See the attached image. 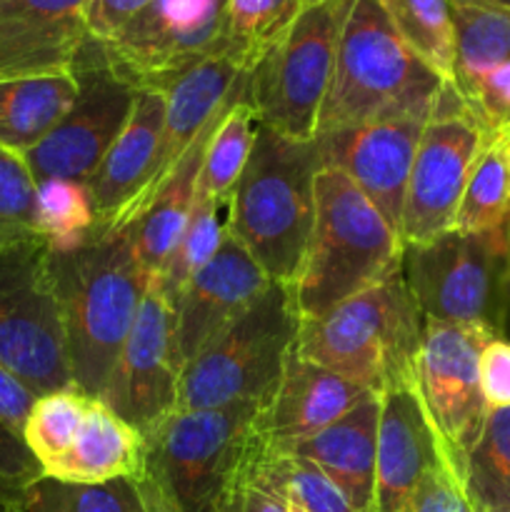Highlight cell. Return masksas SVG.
I'll return each mask as SVG.
<instances>
[{"label":"cell","instance_id":"30bf717a","mask_svg":"<svg viewBox=\"0 0 510 512\" xmlns=\"http://www.w3.org/2000/svg\"><path fill=\"white\" fill-rule=\"evenodd\" d=\"M0 363L33 395L73 388L45 238L0 248Z\"/></svg>","mask_w":510,"mask_h":512},{"label":"cell","instance_id":"277c9868","mask_svg":"<svg viewBox=\"0 0 510 512\" xmlns=\"http://www.w3.org/2000/svg\"><path fill=\"white\" fill-rule=\"evenodd\" d=\"M403 270V240L378 208L338 168L320 165L308 253L293 285L300 320H313L343 300Z\"/></svg>","mask_w":510,"mask_h":512},{"label":"cell","instance_id":"8992f818","mask_svg":"<svg viewBox=\"0 0 510 512\" xmlns=\"http://www.w3.org/2000/svg\"><path fill=\"white\" fill-rule=\"evenodd\" d=\"M403 278L423 320L470 325L505 338L510 318V225L488 233L445 230L405 245Z\"/></svg>","mask_w":510,"mask_h":512},{"label":"cell","instance_id":"836d02e7","mask_svg":"<svg viewBox=\"0 0 510 512\" xmlns=\"http://www.w3.org/2000/svg\"><path fill=\"white\" fill-rule=\"evenodd\" d=\"M223 208L225 205L215 203V200L195 198L173 253L165 260L158 280L150 285V288H155L165 300H168L170 308L175 305L178 295L183 293L188 280L213 258L215 250L223 243L225 220L220 218V210Z\"/></svg>","mask_w":510,"mask_h":512},{"label":"cell","instance_id":"816d5d0a","mask_svg":"<svg viewBox=\"0 0 510 512\" xmlns=\"http://www.w3.org/2000/svg\"><path fill=\"white\" fill-rule=\"evenodd\" d=\"M508 323H510V318H508Z\"/></svg>","mask_w":510,"mask_h":512},{"label":"cell","instance_id":"52a82bcc","mask_svg":"<svg viewBox=\"0 0 510 512\" xmlns=\"http://www.w3.org/2000/svg\"><path fill=\"white\" fill-rule=\"evenodd\" d=\"M440 85L443 80L400 43L380 0H358L340 35L315 138L368 123L408 103L433 100Z\"/></svg>","mask_w":510,"mask_h":512},{"label":"cell","instance_id":"ba28073f","mask_svg":"<svg viewBox=\"0 0 510 512\" xmlns=\"http://www.w3.org/2000/svg\"><path fill=\"white\" fill-rule=\"evenodd\" d=\"M358 0L305 5L278 43L248 73V103L260 125L298 143L318 133L340 35Z\"/></svg>","mask_w":510,"mask_h":512},{"label":"cell","instance_id":"ab89813d","mask_svg":"<svg viewBox=\"0 0 510 512\" xmlns=\"http://www.w3.org/2000/svg\"><path fill=\"white\" fill-rule=\"evenodd\" d=\"M218 512H288V495L265 475L255 458V443Z\"/></svg>","mask_w":510,"mask_h":512},{"label":"cell","instance_id":"d4e9b609","mask_svg":"<svg viewBox=\"0 0 510 512\" xmlns=\"http://www.w3.org/2000/svg\"><path fill=\"white\" fill-rule=\"evenodd\" d=\"M145 458V435L110 410L103 400L90 398L73 448L43 475L63 483H110L138 475L145 468Z\"/></svg>","mask_w":510,"mask_h":512},{"label":"cell","instance_id":"83f0119b","mask_svg":"<svg viewBox=\"0 0 510 512\" xmlns=\"http://www.w3.org/2000/svg\"><path fill=\"white\" fill-rule=\"evenodd\" d=\"M380 8L410 55L443 83H453L455 23L450 0H380Z\"/></svg>","mask_w":510,"mask_h":512},{"label":"cell","instance_id":"f6af8a7d","mask_svg":"<svg viewBox=\"0 0 510 512\" xmlns=\"http://www.w3.org/2000/svg\"><path fill=\"white\" fill-rule=\"evenodd\" d=\"M38 395L30 393L3 363H0V420L23 438L25 420H28L30 408H33Z\"/></svg>","mask_w":510,"mask_h":512},{"label":"cell","instance_id":"ee69618b","mask_svg":"<svg viewBox=\"0 0 510 512\" xmlns=\"http://www.w3.org/2000/svg\"><path fill=\"white\" fill-rule=\"evenodd\" d=\"M153 0H88L83 8L85 33L93 43H110Z\"/></svg>","mask_w":510,"mask_h":512},{"label":"cell","instance_id":"484cf974","mask_svg":"<svg viewBox=\"0 0 510 512\" xmlns=\"http://www.w3.org/2000/svg\"><path fill=\"white\" fill-rule=\"evenodd\" d=\"M78 93L73 73L0 80V145L25 155L58 125Z\"/></svg>","mask_w":510,"mask_h":512},{"label":"cell","instance_id":"f35d334b","mask_svg":"<svg viewBox=\"0 0 510 512\" xmlns=\"http://www.w3.org/2000/svg\"><path fill=\"white\" fill-rule=\"evenodd\" d=\"M40 478H43V470L28 445L0 420V508L25 512L30 488Z\"/></svg>","mask_w":510,"mask_h":512},{"label":"cell","instance_id":"7c38bea8","mask_svg":"<svg viewBox=\"0 0 510 512\" xmlns=\"http://www.w3.org/2000/svg\"><path fill=\"white\" fill-rule=\"evenodd\" d=\"M70 73L78 83L73 103L58 125L23 155L35 183H88L103 155L128 123L138 98V90L108 68L100 45L90 38Z\"/></svg>","mask_w":510,"mask_h":512},{"label":"cell","instance_id":"681fc988","mask_svg":"<svg viewBox=\"0 0 510 512\" xmlns=\"http://www.w3.org/2000/svg\"><path fill=\"white\" fill-rule=\"evenodd\" d=\"M503 133H508V135H510V130H503Z\"/></svg>","mask_w":510,"mask_h":512},{"label":"cell","instance_id":"3957f363","mask_svg":"<svg viewBox=\"0 0 510 512\" xmlns=\"http://www.w3.org/2000/svg\"><path fill=\"white\" fill-rule=\"evenodd\" d=\"M423 323L400 270L320 318L300 320L295 353L373 395L415 388Z\"/></svg>","mask_w":510,"mask_h":512},{"label":"cell","instance_id":"5b68a950","mask_svg":"<svg viewBox=\"0 0 510 512\" xmlns=\"http://www.w3.org/2000/svg\"><path fill=\"white\" fill-rule=\"evenodd\" d=\"M298 328L293 288L273 280L243 315L183 365L175 410L218 408L243 400L263 403L283 375Z\"/></svg>","mask_w":510,"mask_h":512},{"label":"cell","instance_id":"b9f144b4","mask_svg":"<svg viewBox=\"0 0 510 512\" xmlns=\"http://www.w3.org/2000/svg\"><path fill=\"white\" fill-rule=\"evenodd\" d=\"M398 512H473L450 465H435L423 475Z\"/></svg>","mask_w":510,"mask_h":512},{"label":"cell","instance_id":"2e32d148","mask_svg":"<svg viewBox=\"0 0 510 512\" xmlns=\"http://www.w3.org/2000/svg\"><path fill=\"white\" fill-rule=\"evenodd\" d=\"M180 373L183 365L175 355L173 308L158 290L148 288L103 403L140 433L150 435L175 413Z\"/></svg>","mask_w":510,"mask_h":512},{"label":"cell","instance_id":"7bdbcfd3","mask_svg":"<svg viewBox=\"0 0 510 512\" xmlns=\"http://www.w3.org/2000/svg\"><path fill=\"white\" fill-rule=\"evenodd\" d=\"M480 393L488 410L510 408V340L493 338L480 350Z\"/></svg>","mask_w":510,"mask_h":512},{"label":"cell","instance_id":"4316f807","mask_svg":"<svg viewBox=\"0 0 510 512\" xmlns=\"http://www.w3.org/2000/svg\"><path fill=\"white\" fill-rule=\"evenodd\" d=\"M255 130H258V118L253 105L248 103V75H245L238 95L230 100L225 113L220 115L218 128L210 135L195 183V198L215 200L220 205L230 203V195L248 165Z\"/></svg>","mask_w":510,"mask_h":512},{"label":"cell","instance_id":"4dcf8cb0","mask_svg":"<svg viewBox=\"0 0 510 512\" xmlns=\"http://www.w3.org/2000/svg\"><path fill=\"white\" fill-rule=\"evenodd\" d=\"M310 3L318 0H228L220 53L250 73Z\"/></svg>","mask_w":510,"mask_h":512},{"label":"cell","instance_id":"4fadbf2b","mask_svg":"<svg viewBox=\"0 0 510 512\" xmlns=\"http://www.w3.org/2000/svg\"><path fill=\"white\" fill-rule=\"evenodd\" d=\"M228 0H153L110 43L108 68L135 90L165 93L180 75L220 50Z\"/></svg>","mask_w":510,"mask_h":512},{"label":"cell","instance_id":"6da1fadb","mask_svg":"<svg viewBox=\"0 0 510 512\" xmlns=\"http://www.w3.org/2000/svg\"><path fill=\"white\" fill-rule=\"evenodd\" d=\"M50 278L73 385L103 400L148 278L128 230L95 225L73 248H50Z\"/></svg>","mask_w":510,"mask_h":512},{"label":"cell","instance_id":"5bb4252c","mask_svg":"<svg viewBox=\"0 0 510 512\" xmlns=\"http://www.w3.org/2000/svg\"><path fill=\"white\" fill-rule=\"evenodd\" d=\"M483 328L425 320L418 353V393L450 470L463 478L465 460L488 418L480 393V350L493 340Z\"/></svg>","mask_w":510,"mask_h":512},{"label":"cell","instance_id":"cb8c5ba5","mask_svg":"<svg viewBox=\"0 0 510 512\" xmlns=\"http://www.w3.org/2000/svg\"><path fill=\"white\" fill-rule=\"evenodd\" d=\"M245 75H243V80H245ZM243 80L238 83L235 93L230 95V100L238 95ZM230 100L218 110V113H215V118L210 120L203 130H200L198 138H195L193 145L185 150V155L180 158V163L175 165V170L170 173V178L160 185V190L155 193V198L145 205L143 213H140L138 218L128 225V228H125L130 233V238H133L135 258H138L140 268H143L145 278H148V288L155 283V280H158L165 260H168V255L173 253L175 243H178L180 233H183L185 220H188L190 208H193V203H195V183H198V173H200V165H203L205 148H208L210 135H213L215 128H218L220 115L225 113V108L230 105Z\"/></svg>","mask_w":510,"mask_h":512},{"label":"cell","instance_id":"7402d4cb","mask_svg":"<svg viewBox=\"0 0 510 512\" xmlns=\"http://www.w3.org/2000/svg\"><path fill=\"white\" fill-rule=\"evenodd\" d=\"M163 123L165 93L138 90L128 123L85 183L98 225L118 223L120 215L143 193Z\"/></svg>","mask_w":510,"mask_h":512},{"label":"cell","instance_id":"9c48e42d","mask_svg":"<svg viewBox=\"0 0 510 512\" xmlns=\"http://www.w3.org/2000/svg\"><path fill=\"white\" fill-rule=\"evenodd\" d=\"M260 403L175 410L145 435V465L183 512H218L255 443Z\"/></svg>","mask_w":510,"mask_h":512},{"label":"cell","instance_id":"e0dca14e","mask_svg":"<svg viewBox=\"0 0 510 512\" xmlns=\"http://www.w3.org/2000/svg\"><path fill=\"white\" fill-rule=\"evenodd\" d=\"M273 280L225 228L213 258L188 280L173 305V338L180 365L193 360L215 335L258 300Z\"/></svg>","mask_w":510,"mask_h":512},{"label":"cell","instance_id":"d6986e66","mask_svg":"<svg viewBox=\"0 0 510 512\" xmlns=\"http://www.w3.org/2000/svg\"><path fill=\"white\" fill-rule=\"evenodd\" d=\"M88 0H0V80L70 73Z\"/></svg>","mask_w":510,"mask_h":512},{"label":"cell","instance_id":"ffe728a7","mask_svg":"<svg viewBox=\"0 0 510 512\" xmlns=\"http://www.w3.org/2000/svg\"><path fill=\"white\" fill-rule=\"evenodd\" d=\"M368 395L363 385L300 358L293 348L273 393L260 403L255 433L265 445H293L333 425Z\"/></svg>","mask_w":510,"mask_h":512},{"label":"cell","instance_id":"ac0fdd59","mask_svg":"<svg viewBox=\"0 0 510 512\" xmlns=\"http://www.w3.org/2000/svg\"><path fill=\"white\" fill-rule=\"evenodd\" d=\"M243 70L233 63L225 53H213L210 58L200 60L195 68L180 75L168 90H165V123L160 133L158 150H155L153 168H150L148 183L143 193L135 198V203L118 218V223L108 228H128L145 205L155 198L160 185L170 178L175 165L185 155V150L193 145L200 130L215 118L220 108L230 100L238 83L243 80Z\"/></svg>","mask_w":510,"mask_h":512},{"label":"cell","instance_id":"74e56055","mask_svg":"<svg viewBox=\"0 0 510 512\" xmlns=\"http://www.w3.org/2000/svg\"><path fill=\"white\" fill-rule=\"evenodd\" d=\"M38 238V183L23 155L0 145V248Z\"/></svg>","mask_w":510,"mask_h":512},{"label":"cell","instance_id":"9a60e30c","mask_svg":"<svg viewBox=\"0 0 510 512\" xmlns=\"http://www.w3.org/2000/svg\"><path fill=\"white\" fill-rule=\"evenodd\" d=\"M435 98L408 103L368 123L315 138L320 165L338 168L348 175L350 183L383 213L395 230L400 228L408 175Z\"/></svg>","mask_w":510,"mask_h":512},{"label":"cell","instance_id":"e575fe53","mask_svg":"<svg viewBox=\"0 0 510 512\" xmlns=\"http://www.w3.org/2000/svg\"><path fill=\"white\" fill-rule=\"evenodd\" d=\"M255 458L273 483L305 512H355L338 485L320 468L285 450L270 448L255 433Z\"/></svg>","mask_w":510,"mask_h":512},{"label":"cell","instance_id":"d590c367","mask_svg":"<svg viewBox=\"0 0 510 512\" xmlns=\"http://www.w3.org/2000/svg\"><path fill=\"white\" fill-rule=\"evenodd\" d=\"M25 512H143V508L130 478L90 485L43 475L30 488Z\"/></svg>","mask_w":510,"mask_h":512},{"label":"cell","instance_id":"d6a6232c","mask_svg":"<svg viewBox=\"0 0 510 512\" xmlns=\"http://www.w3.org/2000/svg\"><path fill=\"white\" fill-rule=\"evenodd\" d=\"M88 403L90 395H85L75 385L35 398L25 420L23 443L28 445L43 473L73 448L83 428Z\"/></svg>","mask_w":510,"mask_h":512},{"label":"cell","instance_id":"c3c4849f","mask_svg":"<svg viewBox=\"0 0 510 512\" xmlns=\"http://www.w3.org/2000/svg\"><path fill=\"white\" fill-rule=\"evenodd\" d=\"M288 512H305L295 500H288Z\"/></svg>","mask_w":510,"mask_h":512},{"label":"cell","instance_id":"7dc6e473","mask_svg":"<svg viewBox=\"0 0 510 512\" xmlns=\"http://www.w3.org/2000/svg\"><path fill=\"white\" fill-rule=\"evenodd\" d=\"M475 3H488V5H500V8H510V0H475Z\"/></svg>","mask_w":510,"mask_h":512},{"label":"cell","instance_id":"44dd1931","mask_svg":"<svg viewBox=\"0 0 510 512\" xmlns=\"http://www.w3.org/2000/svg\"><path fill=\"white\" fill-rule=\"evenodd\" d=\"M448 465L433 423L415 388L380 395L375 490L370 512H398L415 485L435 465Z\"/></svg>","mask_w":510,"mask_h":512},{"label":"cell","instance_id":"1f68e13d","mask_svg":"<svg viewBox=\"0 0 510 512\" xmlns=\"http://www.w3.org/2000/svg\"><path fill=\"white\" fill-rule=\"evenodd\" d=\"M460 485L473 512H510V408L488 413Z\"/></svg>","mask_w":510,"mask_h":512},{"label":"cell","instance_id":"f907efd6","mask_svg":"<svg viewBox=\"0 0 510 512\" xmlns=\"http://www.w3.org/2000/svg\"><path fill=\"white\" fill-rule=\"evenodd\" d=\"M0 512H8V510H3V508H0Z\"/></svg>","mask_w":510,"mask_h":512},{"label":"cell","instance_id":"60d3db41","mask_svg":"<svg viewBox=\"0 0 510 512\" xmlns=\"http://www.w3.org/2000/svg\"><path fill=\"white\" fill-rule=\"evenodd\" d=\"M458 93L488 133L510 130V60L495 65Z\"/></svg>","mask_w":510,"mask_h":512},{"label":"cell","instance_id":"bcb514c9","mask_svg":"<svg viewBox=\"0 0 510 512\" xmlns=\"http://www.w3.org/2000/svg\"><path fill=\"white\" fill-rule=\"evenodd\" d=\"M130 480H133L143 512H183L178 500L170 495V490L160 483V478L148 468V465Z\"/></svg>","mask_w":510,"mask_h":512},{"label":"cell","instance_id":"8fae6325","mask_svg":"<svg viewBox=\"0 0 510 512\" xmlns=\"http://www.w3.org/2000/svg\"><path fill=\"white\" fill-rule=\"evenodd\" d=\"M490 133L453 83H443L420 135L405 188L398 235L405 245L428 243L453 228L470 170Z\"/></svg>","mask_w":510,"mask_h":512},{"label":"cell","instance_id":"f546056e","mask_svg":"<svg viewBox=\"0 0 510 512\" xmlns=\"http://www.w3.org/2000/svg\"><path fill=\"white\" fill-rule=\"evenodd\" d=\"M510 225V135L490 133L480 150L458 215L450 230L463 233H488Z\"/></svg>","mask_w":510,"mask_h":512},{"label":"cell","instance_id":"8d00e7d4","mask_svg":"<svg viewBox=\"0 0 510 512\" xmlns=\"http://www.w3.org/2000/svg\"><path fill=\"white\" fill-rule=\"evenodd\" d=\"M88 188L73 180L38 183V228L50 248H73L95 230Z\"/></svg>","mask_w":510,"mask_h":512},{"label":"cell","instance_id":"7a4b0ae2","mask_svg":"<svg viewBox=\"0 0 510 512\" xmlns=\"http://www.w3.org/2000/svg\"><path fill=\"white\" fill-rule=\"evenodd\" d=\"M315 140L298 143L258 123L248 165L228 203L225 228L270 280L293 288L315 220Z\"/></svg>","mask_w":510,"mask_h":512},{"label":"cell","instance_id":"f1b7e54d","mask_svg":"<svg viewBox=\"0 0 510 512\" xmlns=\"http://www.w3.org/2000/svg\"><path fill=\"white\" fill-rule=\"evenodd\" d=\"M455 23V90H465L495 65L510 60V8L450 0Z\"/></svg>","mask_w":510,"mask_h":512},{"label":"cell","instance_id":"603a6c76","mask_svg":"<svg viewBox=\"0 0 510 512\" xmlns=\"http://www.w3.org/2000/svg\"><path fill=\"white\" fill-rule=\"evenodd\" d=\"M380 395H368L350 413L335 420L313 438L283 445L285 453L305 458L323 470L348 498L355 512L373 510L375 450H378ZM275 448V445H270Z\"/></svg>","mask_w":510,"mask_h":512}]
</instances>
